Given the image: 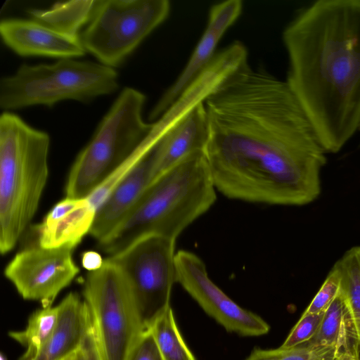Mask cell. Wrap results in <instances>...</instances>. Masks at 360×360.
<instances>
[{"instance_id":"6da1fadb","label":"cell","mask_w":360,"mask_h":360,"mask_svg":"<svg viewBox=\"0 0 360 360\" xmlns=\"http://www.w3.org/2000/svg\"><path fill=\"white\" fill-rule=\"evenodd\" d=\"M204 151L216 189L229 198L304 205L321 193L326 153L286 81L244 68L204 102Z\"/></svg>"},{"instance_id":"7a4b0ae2","label":"cell","mask_w":360,"mask_h":360,"mask_svg":"<svg viewBox=\"0 0 360 360\" xmlns=\"http://www.w3.org/2000/svg\"><path fill=\"white\" fill-rule=\"evenodd\" d=\"M286 82L326 152L337 153L360 122V0H320L285 28Z\"/></svg>"},{"instance_id":"3957f363","label":"cell","mask_w":360,"mask_h":360,"mask_svg":"<svg viewBox=\"0 0 360 360\" xmlns=\"http://www.w3.org/2000/svg\"><path fill=\"white\" fill-rule=\"evenodd\" d=\"M214 186L204 152L186 157L148 186L122 223L98 248L110 256L150 236L176 240L216 200Z\"/></svg>"},{"instance_id":"277c9868","label":"cell","mask_w":360,"mask_h":360,"mask_svg":"<svg viewBox=\"0 0 360 360\" xmlns=\"http://www.w3.org/2000/svg\"><path fill=\"white\" fill-rule=\"evenodd\" d=\"M50 137L9 111L0 117V252L16 245L34 217L49 176Z\"/></svg>"},{"instance_id":"5b68a950","label":"cell","mask_w":360,"mask_h":360,"mask_svg":"<svg viewBox=\"0 0 360 360\" xmlns=\"http://www.w3.org/2000/svg\"><path fill=\"white\" fill-rule=\"evenodd\" d=\"M145 95L125 87L73 162L65 197L87 198L136 150L151 130L142 115Z\"/></svg>"},{"instance_id":"8992f818","label":"cell","mask_w":360,"mask_h":360,"mask_svg":"<svg viewBox=\"0 0 360 360\" xmlns=\"http://www.w3.org/2000/svg\"><path fill=\"white\" fill-rule=\"evenodd\" d=\"M118 87L117 71L101 63L67 58L53 64H22L1 79L0 107L8 111L37 105L51 108L65 100L87 102Z\"/></svg>"},{"instance_id":"52a82bcc","label":"cell","mask_w":360,"mask_h":360,"mask_svg":"<svg viewBox=\"0 0 360 360\" xmlns=\"http://www.w3.org/2000/svg\"><path fill=\"white\" fill-rule=\"evenodd\" d=\"M103 360H129L146 329L129 281L108 258L83 286Z\"/></svg>"},{"instance_id":"ba28073f","label":"cell","mask_w":360,"mask_h":360,"mask_svg":"<svg viewBox=\"0 0 360 360\" xmlns=\"http://www.w3.org/2000/svg\"><path fill=\"white\" fill-rule=\"evenodd\" d=\"M169 12L167 0L96 1L80 38L86 51L101 63L114 68L167 19Z\"/></svg>"},{"instance_id":"9c48e42d","label":"cell","mask_w":360,"mask_h":360,"mask_svg":"<svg viewBox=\"0 0 360 360\" xmlns=\"http://www.w3.org/2000/svg\"><path fill=\"white\" fill-rule=\"evenodd\" d=\"M174 248V240L150 236L108 257L129 281L146 329L170 307L176 283Z\"/></svg>"},{"instance_id":"30bf717a","label":"cell","mask_w":360,"mask_h":360,"mask_svg":"<svg viewBox=\"0 0 360 360\" xmlns=\"http://www.w3.org/2000/svg\"><path fill=\"white\" fill-rule=\"evenodd\" d=\"M72 249L43 248L34 245L15 254L4 269L5 277L27 300L52 306L58 294L79 273Z\"/></svg>"},{"instance_id":"8fae6325","label":"cell","mask_w":360,"mask_h":360,"mask_svg":"<svg viewBox=\"0 0 360 360\" xmlns=\"http://www.w3.org/2000/svg\"><path fill=\"white\" fill-rule=\"evenodd\" d=\"M175 266L176 282L226 331L244 337H257L269 332L266 321L240 307L210 278L205 263L195 253L177 252Z\"/></svg>"},{"instance_id":"7c38bea8","label":"cell","mask_w":360,"mask_h":360,"mask_svg":"<svg viewBox=\"0 0 360 360\" xmlns=\"http://www.w3.org/2000/svg\"><path fill=\"white\" fill-rule=\"evenodd\" d=\"M242 10L240 0H228L211 7L202 37L181 74L150 110V121L159 119L208 66L216 55L220 39L239 18Z\"/></svg>"},{"instance_id":"4fadbf2b","label":"cell","mask_w":360,"mask_h":360,"mask_svg":"<svg viewBox=\"0 0 360 360\" xmlns=\"http://www.w3.org/2000/svg\"><path fill=\"white\" fill-rule=\"evenodd\" d=\"M0 34L5 44L22 56L67 59L82 56L86 51L80 36L61 33L32 19L3 20Z\"/></svg>"},{"instance_id":"5bb4252c","label":"cell","mask_w":360,"mask_h":360,"mask_svg":"<svg viewBox=\"0 0 360 360\" xmlns=\"http://www.w3.org/2000/svg\"><path fill=\"white\" fill-rule=\"evenodd\" d=\"M96 209L87 198L65 197L55 204L35 228L43 248L74 250L92 228Z\"/></svg>"},{"instance_id":"9a60e30c","label":"cell","mask_w":360,"mask_h":360,"mask_svg":"<svg viewBox=\"0 0 360 360\" xmlns=\"http://www.w3.org/2000/svg\"><path fill=\"white\" fill-rule=\"evenodd\" d=\"M156 146L119 183L96 210L89 234L98 243L105 239L122 223L152 181Z\"/></svg>"},{"instance_id":"2e32d148","label":"cell","mask_w":360,"mask_h":360,"mask_svg":"<svg viewBox=\"0 0 360 360\" xmlns=\"http://www.w3.org/2000/svg\"><path fill=\"white\" fill-rule=\"evenodd\" d=\"M209 134L208 118L202 102L173 125L158 143L153 180L190 155L204 152Z\"/></svg>"},{"instance_id":"e0dca14e","label":"cell","mask_w":360,"mask_h":360,"mask_svg":"<svg viewBox=\"0 0 360 360\" xmlns=\"http://www.w3.org/2000/svg\"><path fill=\"white\" fill-rule=\"evenodd\" d=\"M58 307L55 329L33 360H64L82 346L89 317L87 304L77 293L70 292Z\"/></svg>"},{"instance_id":"ac0fdd59","label":"cell","mask_w":360,"mask_h":360,"mask_svg":"<svg viewBox=\"0 0 360 360\" xmlns=\"http://www.w3.org/2000/svg\"><path fill=\"white\" fill-rule=\"evenodd\" d=\"M309 342L316 345L333 346L350 360H360L356 327L346 297L340 289L325 311L317 333Z\"/></svg>"},{"instance_id":"d6986e66","label":"cell","mask_w":360,"mask_h":360,"mask_svg":"<svg viewBox=\"0 0 360 360\" xmlns=\"http://www.w3.org/2000/svg\"><path fill=\"white\" fill-rule=\"evenodd\" d=\"M96 1L58 2L46 10L32 9L29 13L32 20L61 33L79 36L80 28L89 22Z\"/></svg>"},{"instance_id":"ffe728a7","label":"cell","mask_w":360,"mask_h":360,"mask_svg":"<svg viewBox=\"0 0 360 360\" xmlns=\"http://www.w3.org/2000/svg\"><path fill=\"white\" fill-rule=\"evenodd\" d=\"M58 316V305L42 307L31 314L24 330L8 333L11 338L26 349L19 360H33L39 354L51 338Z\"/></svg>"},{"instance_id":"44dd1931","label":"cell","mask_w":360,"mask_h":360,"mask_svg":"<svg viewBox=\"0 0 360 360\" xmlns=\"http://www.w3.org/2000/svg\"><path fill=\"white\" fill-rule=\"evenodd\" d=\"M148 329L164 360H196L180 333L171 306L153 321Z\"/></svg>"},{"instance_id":"7402d4cb","label":"cell","mask_w":360,"mask_h":360,"mask_svg":"<svg viewBox=\"0 0 360 360\" xmlns=\"http://www.w3.org/2000/svg\"><path fill=\"white\" fill-rule=\"evenodd\" d=\"M334 266L340 273V289L346 297L356 327L360 352V246L348 250Z\"/></svg>"},{"instance_id":"603a6c76","label":"cell","mask_w":360,"mask_h":360,"mask_svg":"<svg viewBox=\"0 0 360 360\" xmlns=\"http://www.w3.org/2000/svg\"><path fill=\"white\" fill-rule=\"evenodd\" d=\"M245 360H350L333 346L316 345L309 341L292 348H254Z\"/></svg>"},{"instance_id":"cb8c5ba5","label":"cell","mask_w":360,"mask_h":360,"mask_svg":"<svg viewBox=\"0 0 360 360\" xmlns=\"http://www.w3.org/2000/svg\"><path fill=\"white\" fill-rule=\"evenodd\" d=\"M324 313L325 311L315 314L303 313L280 347L292 348L311 340L320 328Z\"/></svg>"},{"instance_id":"d4e9b609","label":"cell","mask_w":360,"mask_h":360,"mask_svg":"<svg viewBox=\"0 0 360 360\" xmlns=\"http://www.w3.org/2000/svg\"><path fill=\"white\" fill-rule=\"evenodd\" d=\"M340 287V273L333 265L319 290L304 313L315 314L325 311L338 294Z\"/></svg>"},{"instance_id":"484cf974","label":"cell","mask_w":360,"mask_h":360,"mask_svg":"<svg viewBox=\"0 0 360 360\" xmlns=\"http://www.w3.org/2000/svg\"><path fill=\"white\" fill-rule=\"evenodd\" d=\"M129 360H164L150 329L141 335Z\"/></svg>"},{"instance_id":"4316f807","label":"cell","mask_w":360,"mask_h":360,"mask_svg":"<svg viewBox=\"0 0 360 360\" xmlns=\"http://www.w3.org/2000/svg\"><path fill=\"white\" fill-rule=\"evenodd\" d=\"M82 349L86 360H103L90 311Z\"/></svg>"},{"instance_id":"83f0119b","label":"cell","mask_w":360,"mask_h":360,"mask_svg":"<svg viewBox=\"0 0 360 360\" xmlns=\"http://www.w3.org/2000/svg\"><path fill=\"white\" fill-rule=\"evenodd\" d=\"M104 262L101 255L96 251L88 250L82 255V265L89 271L99 269Z\"/></svg>"},{"instance_id":"f1b7e54d","label":"cell","mask_w":360,"mask_h":360,"mask_svg":"<svg viewBox=\"0 0 360 360\" xmlns=\"http://www.w3.org/2000/svg\"><path fill=\"white\" fill-rule=\"evenodd\" d=\"M64 360H86L85 354L82 347L70 355L68 357L65 359Z\"/></svg>"},{"instance_id":"f546056e","label":"cell","mask_w":360,"mask_h":360,"mask_svg":"<svg viewBox=\"0 0 360 360\" xmlns=\"http://www.w3.org/2000/svg\"><path fill=\"white\" fill-rule=\"evenodd\" d=\"M0 360H7V358L4 354H1Z\"/></svg>"},{"instance_id":"4dcf8cb0","label":"cell","mask_w":360,"mask_h":360,"mask_svg":"<svg viewBox=\"0 0 360 360\" xmlns=\"http://www.w3.org/2000/svg\"><path fill=\"white\" fill-rule=\"evenodd\" d=\"M359 129H360V122H359Z\"/></svg>"}]
</instances>
